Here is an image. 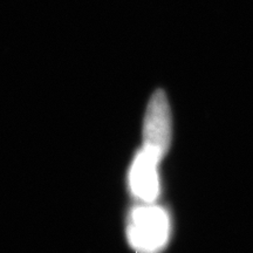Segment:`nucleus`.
<instances>
[{"instance_id":"obj_3","label":"nucleus","mask_w":253,"mask_h":253,"mask_svg":"<svg viewBox=\"0 0 253 253\" xmlns=\"http://www.w3.org/2000/svg\"><path fill=\"white\" fill-rule=\"evenodd\" d=\"M161 160L144 148L138 151L129 170V188L141 203H155L160 195L158 164Z\"/></svg>"},{"instance_id":"obj_2","label":"nucleus","mask_w":253,"mask_h":253,"mask_svg":"<svg viewBox=\"0 0 253 253\" xmlns=\"http://www.w3.org/2000/svg\"><path fill=\"white\" fill-rule=\"evenodd\" d=\"M171 113L162 90L155 91L148 104L143 125V147L162 160L171 142Z\"/></svg>"},{"instance_id":"obj_1","label":"nucleus","mask_w":253,"mask_h":253,"mask_svg":"<svg viewBox=\"0 0 253 253\" xmlns=\"http://www.w3.org/2000/svg\"><path fill=\"white\" fill-rule=\"evenodd\" d=\"M171 235V220L166 209L142 203L130 211L126 220V239L136 253H161Z\"/></svg>"}]
</instances>
